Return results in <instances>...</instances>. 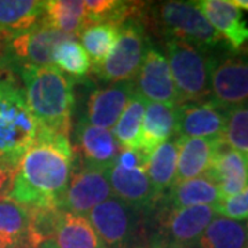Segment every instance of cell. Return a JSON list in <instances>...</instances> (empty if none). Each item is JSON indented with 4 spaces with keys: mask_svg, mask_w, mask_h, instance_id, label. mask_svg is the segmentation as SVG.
<instances>
[{
    "mask_svg": "<svg viewBox=\"0 0 248 248\" xmlns=\"http://www.w3.org/2000/svg\"><path fill=\"white\" fill-rule=\"evenodd\" d=\"M76 39L47 25L42 19L28 32L10 39L4 55L17 60L22 65L47 66L53 65V57L57 47L68 40Z\"/></svg>",
    "mask_w": 248,
    "mask_h": 248,
    "instance_id": "obj_9",
    "label": "cell"
},
{
    "mask_svg": "<svg viewBox=\"0 0 248 248\" xmlns=\"http://www.w3.org/2000/svg\"><path fill=\"white\" fill-rule=\"evenodd\" d=\"M222 200L218 185L208 175L174 184L161 196V202L172 208H186L196 205H217Z\"/></svg>",
    "mask_w": 248,
    "mask_h": 248,
    "instance_id": "obj_21",
    "label": "cell"
},
{
    "mask_svg": "<svg viewBox=\"0 0 248 248\" xmlns=\"http://www.w3.org/2000/svg\"><path fill=\"white\" fill-rule=\"evenodd\" d=\"M119 29L115 48L102 65L94 68L98 78L108 83L134 81L148 51L146 28L141 19H130Z\"/></svg>",
    "mask_w": 248,
    "mask_h": 248,
    "instance_id": "obj_7",
    "label": "cell"
},
{
    "mask_svg": "<svg viewBox=\"0 0 248 248\" xmlns=\"http://www.w3.org/2000/svg\"><path fill=\"white\" fill-rule=\"evenodd\" d=\"M149 157L142 153L141 151L137 149H122L117 159H116V164H119L120 167L127 170H146Z\"/></svg>",
    "mask_w": 248,
    "mask_h": 248,
    "instance_id": "obj_32",
    "label": "cell"
},
{
    "mask_svg": "<svg viewBox=\"0 0 248 248\" xmlns=\"http://www.w3.org/2000/svg\"><path fill=\"white\" fill-rule=\"evenodd\" d=\"M155 207L151 248H193L207 226L217 217L213 205L172 208L161 202Z\"/></svg>",
    "mask_w": 248,
    "mask_h": 248,
    "instance_id": "obj_5",
    "label": "cell"
},
{
    "mask_svg": "<svg viewBox=\"0 0 248 248\" xmlns=\"http://www.w3.org/2000/svg\"><path fill=\"white\" fill-rule=\"evenodd\" d=\"M113 196L108 181L107 170L94 169L81 164L72 174L62 210L76 215H89L98 204L107 202Z\"/></svg>",
    "mask_w": 248,
    "mask_h": 248,
    "instance_id": "obj_11",
    "label": "cell"
},
{
    "mask_svg": "<svg viewBox=\"0 0 248 248\" xmlns=\"http://www.w3.org/2000/svg\"><path fill=\"white\" fill-rule=\"evenodd\" d=\"M179 141L177 137L164 142L153 152L146 166V174L159 196H163L175 182Z\"/></svg>",
    "mask_w": 248,
    "mask_h": 248,
    "instance_id": "obj_26",
    "label": "cell"
},
{
    "mask_svg": "<svg viewBox=\"0 0 248 248\" xmlns=\"http://www.w3.org/2000/svg\"><path fill=\"white\" fill-rule=\"evenodd\" d=\"M76 143L81 164L94 169L108 170L112 167L122 151L110 130L94 127L83 119L76 127Z\"/></svg>",
    "mask_w": 248,
    "mask_h": 248,
    "instance_id": "obj_17",
    "label": "cell"
},
{
    "mask_svg": "<svg viewBox=\"0 0 248 248\" xmlns=\"http://www.w3.org/2000/svg\"><path fill=\"white\" fill-rule=\"evenodd\" d=\"M43 21L57 31L79 37L89 28L84 13V1L80 0H48L45 3Z\"/></svg>",
    "mask_w": 248,
    "mask_h": 248,
    "instance_id": "obj_25",
    "label": "cell"
},
{
    "mask_svg": "<svg viewBox=\"0 0 248 248\" xmlns=\"http://www.w3.org/2000/svg\"><path fill=\"white\" fill-rule=\"evenodd\" d=\"M53 240L58 248H102L89 218L65 210L58 214Z\"/></svg>",
    "mask_w": 248,
    "mask_h": 248,
    "instance_id": "obj_23",
    "label": "cell"
},
{
    "mask_svg": "<svg viewBox=\"0 0 248 248\" xmlns=\"http://www.w3.org/2000/svg\"><path fill=\"white\" fill-rule=\"evenodd\" d=\"M222 140L223 138H178L179 152L174 184L204 175L211 167L217 148Z\"/></svg>",
    "mask_w": 248,
    "mask_h": 248,
    "instance_id": "obj_20",
    "label": "cell"
},
{
    "mask_svg": "<svg viewBox=\"0 0 248 248\" xmlns=\"http://www.w3.org/2000/svg\"><path fill=\"white\" fill-rule=\"evenodd\" d=\"M195 4L231 47V51H248V25L239 7L231 0H200Z\"/></svg>",
    "mask_w": 248,
    "mask_h": 248,
    "instance_id": "obj_15",
    "label": "cell"
},
{
    "mask_svg": "<svg viewBox=\"0 0 248 248\" xmlns=\"http://www.w3.org/2000/svg\"><path fill=\"white\" fill-rule=\"evenodd\" d=\"M19 73L28 107L39 128L69 135L75 108L73 81L54 65H22Z\"/></svg>",
    "mask_w": 248,
    "mask_h": 248,
    "instance_id": "obj_2",
    "label": "cell"
},
{
    "mask_svg": "<svg viewBox=\"0 0 248 248\" xmlns=\"http://www.w3.org/2000/svg\"><path fill=\"white\" fill-rule=\"evenodd\" d=\"M177 134V108L146 102L142 122L140 151L151 157L153 152Z\"/></svg>",
    "mask_w": 248,
    "mask_h": 248,
    "instance_id": "obj_19",
    "label": "cell"
},
{
    "mask_svg": "<svg viewBox=\"0 0 248 248\" xmlns=\"http://www.w3.org/2000/svg\"><path fill=\"white\" fill-rule=\"evenodd\" d=\"M247 225H248V221H247Z\"/></svg>",
    "mask_w": 248,
    "mask_h": 248,
    "instance_id": "obj_38",
    "label": "cell"
},
{
    "mask_svg": "<svg viewBox=\"0 0 248 248\" xmlns=\"http://www.w3.org/2000/svg\"><path fill=\"white\" fill-rule=\"evenodd\" d=\"M0 244L6 248H37L32 234V210L11 199L0 200Z\"/></svg>",
    "mask_w": 248,
    "mask_h": 248,
    "instance_id": "obj_18",
    "label": "cell"
},
{
    "mask_svg": "<svg viewBox=\"0 0 248 248\" xmlns=\"http://www.w3.org/2000/svg\"><path fill=\"white\" fill-rule=\"evenodd\" d=\"M211 99L225 109L248 104V51L210 57Z\"/></svg>",
    "mask_w": 248,
    "mask_h": 248,
    "instance_id": "obj_8",
    "label": "cell"
},
{
    "mask_svg": "<svg viewBox=\"0 0 248 248\" xmlns=\"http://www.w3.org/2000/svg\"><path fill=\"white\" fill-rule=\"evenodd\" d=\"M134 94V81L109 83L95 89L90 94L86 117L83 120L94 127L110 130L116 125Z\"/></svg>",
    "mask_w": 248,
    "mask_h": 248,
    "instance_id": "obj_14",
    "label": "cell"
},
{
    "mask_svg": "<svg viewBox=\"0 0 248 248\" xmlns=\"http://www.w3.org/2000/svg\"><path fill=\"white\" fill-rule=\"evenodd\" d=\"M166 48L178 93V107L210 97V55L207 51L175 39H167Z\"/></svg>",
    "mask_w": 248,
    "mask_h": 248,
    "instance_id": "obj_6",
    "label": "cell"
},
{
    "mask_svg": "<svg viewBox=\"0 0 248 248\" xmlns=\"http://www.w3.org/2000/svg\"><path fill=\"white\" fill-rule=\"evenodd\" d=\"M119 27L113 24H95L90 25L80 33L79 37L83 43L81 46L94 68L102 65L112 53L119 39Z\"/></svg>",
    "mask_w": 248,
    "mask_h": 248,
    "instance_id": "obj_28",
    "label": "cell"
},
{
    "mask_svg": "<svg viewBox=\"0 0 248 248\" xmlns=\"http://www.w3.org/2000/svg\"><path fill=\"white\" fill-rule=\"evenodd\" d=\"M37 248H58V246L55 244V241H54L53 239L50 240H46V241H43L40 246Z\"/></svg>",
    "mask_w": 248,
    "mask_h": 248,
    "instance_id": "obj_36",
    "label": "cell"
},
{
    "mask_svg": "<svg viewBox=\"0 0 248 248\" xmlns=\"http://www.w3.org/2000/svg\"><path fill=\"white\" fill-rule=\"evenodd\" d=\"M53 65L63 75L81 79L91 71V61L83 46L76 39L63 42L57 47L53 57Z\"/></svg>",
    "mask_w": 248,
    "mask_h": 248,
    "instance_id": "obj_29",
    "label": "cell"
},
{
    "mask_svg": "<svg viewBox=\"0 0 248 248\" xmlns=\"http://www.w3.org/2000/svg\"><path fill=\"white\" fill-rule=\"evenodd\" d=\"M215 213L225 218L234 221L248 219V186L239 195L222 199L217 205H214Z\"/></svg>",
    "mask_w": 248,
    "mask_h": 248,
    "instance_id": "obj_31",
    "label": "cell"
},
{
    "mask_svg": "<svg viewBox=\"0 0 248 248\" xmlns=\"http://www.w3.org/2000/svg\"><path fill=\"white\" fill-rule=\"evenodd\" d=\"M10 39L6 35H3V33H0V60H1V57L4 55L6 53V48H7V45H9Z\"/></svg>",
    "mask_w": 248,
    "mask_h": 248,
    "instance_id": "obj_34",
    "label": "cell"
},
{
    "mask_svg": "<svg viewBox=\"0 0 248 248\" xmlns=\"http://www.w3.org/2000/svg\"><path fill=\"white\" fill-rule=\"evenodd\" d=\"M142 24L163 33L166 40L186 42L204 51L214 48L223 40L195 1H163L146 7Z\"/></svg>",
    "mask_w": 248,
    "mask_h": 248,
    "instance_id": "obj_4",
    "label": "cell"
},
{
    "mask_svg": "<svg viewBox=\"0 0 248 248\" xmlns=\"http://www.w3.org/2000/svg\"><path fill=\"white\" fill-rule=\"evenodd\" d=\"M73 149L68 135L39 128L21 160L9 199L31 210L61 208L72 177Z\"/></svg>",
    "mask_w": 248,
    "mask_h": 248,
    "instance_id": "obj_1",
    "label": "cell"
},
{
    "mask_svg": "<svg viewBox=\"0 0 248 248\" xmlns=\"http://www.w3.org/2000/svg\"><path fill=\"white\" fill-rule=\"evenodd\" d=\"M223 141L232 149L248 156V104L228 110Z\"/></svg>",
    "mask_w": 248,
    "mask_h": 248,
    "instance_id": "obj_30",
    "label": "cell"
},
{
    "mask_svg": "<svg viewBox=\"0 0 248 248\" xmlns=\"http://www.w3.org/2000/svg\"><path fill=\"white\" fill-rule=\"evenodd\" d=\"M134 90L145 102L178 107V93L169 61L157 48H148L141 69L134 80Z\"/></svg>",
    "mask_w": 248,
    "mask_h": 248,
    "instance_id": "obj_10",
    "label": "cell"
},
{
    "mask_svg": "<svg viewBox=\"0 0 248 248\" xmlns=\"http://www.w3.org/2000/svg\"><path fill=\"white\" fill-rule=\"evenodd\" d=\"M107 175L115 197L135 210L149 213L159 203L161 196L152 185L146 170H127L115 163L107 170Z\"/></svg>",
    "mask_w": 248,
    "mask_h": 248,
    "instance_id": "obj_13",
    "label": "cell"
},
{
    "mask_svg": "<svg viewBox=\"0 0 248 248\" xmlns=\"http://www.w3.org/2000/svg\"><path fill=\"white\" fill-rule=\"evenodd\" d=\"M197 248H248L247 222L215 217L200 236Z\"/></svg>",
    "mask_w": 248,
    "mask_h": 248,
    "instance_id": "obj_24",
    "label": "cell"
},
{
    "mask_svg": "<svg viewBox=\"0 0 248 248\" xmlns=\"http://www.w3.org/2000/svg\"><path fill=\"white\" fill-rule=\"evenodd\" d=\"M0 248H6V247H4V246H3V244H0Z\"/></svg>",
    "mask_w": 248,
    "mask_h": 248,
    "instance_id": "obj_37",
    "label": "cell"
},
{
    "mask_svg": "<svg viewBox=\"0 0 248 248\" xmlns=\"http://www.w3.org/2000/svg\"><path fill=\"white\" fill-rule=\"evenodd\" d=\"M228 110L213 99L177 107V138H223Z\"/></svg>",
    "mask_w": 248,
    "mask_h": 248,
    "instance_id": "obj_12",
    "label": "cell"
},
{
    "mask_svg": "<svg viewBox=\"0 0 248 248\" xmlns=\"http://www.w3.org/2000/svg\"><path fill=\"white\" fill-rule=\"evenodd\" d=\"M37 134L39 124L28 107L24 87L9 71L0 69V166L17 170Z\"/></svg>",
    "mask_w": 248,
    "mask_h": 248,
    "instance_id": "obj_3",
    "label": "cell"
},
{
    "mask_svg": "<svg viewBox=\"0 0 248 248\" xmlns=\"http://www.w3.org/2000/svg\"><path fill=\"white\" fill-rule=\"evenodd\" d=\"M39 0H0V33L13 39L36 27L45 16Z\"/></svg>",
    "mask_w": 248,
    "mask_h": 248,
    "instance_id": "obj_22",
    "label": "cell"
},
{
    "mask_svg": "<svg viewBox=\"0 0 248 248\" xmlns=\"http://www.w3.org/2000/svg\"><path fill=\"white\" fill-rule=\"evenodd\" d=\"M205 175L218 185L222 199L239 195L248 186V156L232 149L222 140Z\"/></svg>",
    "mask_w": 248,
    "mask_h": 248,
    "instance_id": "obj_16",
    "label": "cell"
},
{
    "mask_svg": "<svg viewBox=\"0 0 248 248\" xmlns=\"http://www.w3.org/2000/svg\"><path fill=\"white\" fill-rule=\"evenodd\" d=\"M17 170L0 166V200L9 199L10 192L14 185V179L17 175Z\"/></svg>",
    "mask_w": 248,
    "mask_h": 248,
    "instance_id": "obj_33",
    "label": "cell"
},
{
    "mask_svg": "<svg viewBox=\"0 0 248 248\" xmlns=\"http://www.w3.org/2000/svg\"><path fill=\"white\" fill-rule=\"evenodd\" d=\"M146 109V102L140 95L134 94L130 102L117 120L113 130L116 141L122 149H137L140 151L142 122Z\"/></svg>",
    "mask_w": 248,
    "mask_h": 248,
    "instance_id": "obj_27",
    "label": "cell"
},
{
    "mask_svg": "<svg viewBox=\"0 0 248 248\" xmlns=\"http://www.w3.org/2000/svg\"><path fill=\"white\" fill-rule=\"evenodd\" d=\"M232 4H234L240 10H247L248 11V0H231Z\"/></svg>",
    "mask_w": 248,
    "mask_h": 248,
    "instance_id": "obj_35",
    "label": "cell"
}]
</instances>
